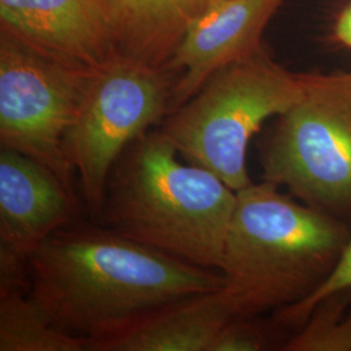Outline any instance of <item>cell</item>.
Segmentation results:
<instances>
[{
	"label": "cell",
	"instance_id": "6da1fadb",
	"mask_svg": "<svg viewBox=\"0 0 351 351\" xmlns=\"http://www.w3.org/2000/svg\"><path fill=\"white\" fill-rule=\"evenodd\" d=\"M29 291L64 330L110 337L172 302L224 288L220 271L186 263L111 228L66 226L29 261Z\"/></svg>",
	"mask_w": 351,
	"mask_h": 351
},
{
	"label": "cell",
	"instance_id": "7a4b0ae2",
	"mask_svg": "<svg viewBox=\"0 0 351 351\" xmlns=\"http://www.w3.org/2000/svg\"><path fill=\"white\" fill-rule=\"evenodd\" d=\"M262 181L237 191L220 272L236 317L281 311L310 298L350 239L348 221Z\"/></svg>",
	"mask_w": 351,
	"mask_h": 351
},
{
	"label": "cell",
	"instance_id": "3957f363",
	"mask_svg": "<svg viewBox=\"0 0 351 351\" xmlns=\"http://www.w3.org/2000/svg\"><path fill=\"white\" fill-rule=\"evenodd\" d=\"M237 191L184 163L158 129L132 143L110 176L101 220L128 239L220 271Z\"/></svg>",
	"mask_w": 351,
	"mask_h": 351
},
{
	"label": "cell",
	"instance_id": "277c9868",
	"mask_svg": "<svg viewBox=\"0 0 351 351\" xmlns=\"http://www.w3.org/2000/svg\"><path fill=\"white\" fill-rule=\"evenodd\" d=\"M301 73L277 64L263 46L215 72L159 129L178 154L239 191L252 184L251 139L264 123L301 101Z\"/></svg>",
	"mask_w": 351,
	"mask_h": 351
},
{
	"label": "cell",
	"instance_id": "5b68a950",
	"mask_svg": "<svg viewBox=\"0 0 351 351\" xmlns=\"http://www.w3.org/2000/svg\"><path fill=\"white\" fill-rule=\"evenodd\" d=\"M303 95L261 149L263 181L351 220V72L301 73Z\"/></svg>",
	"mask_w": 351,
	"mask_h": 351
},
{
	"label": "cell",
	"instance_id": "8992f818",
	"mask_svg": "<svg viewBox=\"0 0 351 351\" xmlns=\"http://www.w3.org/2000/svg\"><path fill=\"white\" fill-rule=\"evenodd\" d=\"M177 77L167 66L121 55L97 72L64 143L93 217L101 219L108 180L121 155L171 113Z\"/></svg>",
	"mask_w": 351,
	"mask_h": 351
},
{
	"label": "cell",
	"instance_id": "52a82bcc",
	"mask_svg": "<svg viewBox=\"0 0 351 351\" xmlns=\"http://www.w3.org/2000/svg\"><path fill=\"white\" fill-rule=\"evenodd\" d=\"M97 72L60 63L1 30L0 146L45 164L73 188L64 143Z\"/></svg>",
	"mask_w": 351,
	"mask_h": 351
},
{
	"label": "cell",
	"instance_id": "ba28073f",
	"mask_svg": "<svg viewBox=\"0 0 351 351\" xmlns=\"http://www.w3.org/2000/svg\"><path fill=\"white\" fill-rule=\"evenodd\" d=\"M75 213L73 188L52 169L20 151L0 149V290L29 289L32 255Z\"/></svg>",
	"mask_w": 351,
	"mask_h": 351
},
{
	"label": "cell",
	"instance_id": "9c48e42d",
	"mask_svg": "<svg viewBox=\"0 0 351 351\" xmlns=\"http://www.w3.org/2000/svg\"><path fill=\"white\" fill-rule=\"evenodd\" d=\"M285 0H213L189 25L167 68L178 77L171 112L197 94L211 75L258 50L269 20Z\"/></svg>",
	"mask_w": 351,
	"mask_h": 351
},
{
	"label": "cell",
	"instance_id": "30bf717a",
	"mask_svg": "<svg viewBox=\"0 0 351 351\" xmlns=\"http://www.w3.org/2000/svg\"><path fill=\"white\" fill-rule=\"evenodd\" d=\"M1 30L46 56L99 71L117 51L103 0H0Z\"/></svg>",
	"mask_w": 351,
	"mask_h": 351
},
{
	"label": "cell",
	"instance_id": "8fae6325",
	"mask_svg": "<svg viewBox=\"0 0 351 351\" xmlns=\"http://www.w3.org/2000/svg\"><path fill=\"white\" fill-rule=\"evenodd\" d=\"M234 317L221 288L156 308L97 341L94 351H208L217 333Z\"/></svg>",
	"mask_w": 351,
	"mask_h": 351
},
{
	"label": "cell",
	"instance_id": "7c38bea8",
	"mask_svg": "<svg viewBox=\"0 0 351 351\" xmlns=\"http://www.w3.org/2000/svg\"><path fill=\"white\" fill-rule=\"evenodd\" d=\"M119 55L167 66L210 0H103Z\"/></svg>",
	"mask_w": 351,
	"mask_h": 351
},
{
	"label": "cell",
	"instance_id": "4fadbf2b",
	"mask_svg": "<svg viewBox=\"0 0 351 351\" xmlns=\"http://www.w3.org/2000/svg\"><path fill=\"white\" fill-rule=\"evenodd\" d=\"M95 341L56 326L29 289L0 290V351H94Z\"/></svg>",
	"mask_w": 351,
	"mask_h": 351
},
{
	"label": "cell",
	"instance_id": "5bb4252c",
	"mask_svg": "<svg viewBox=\"0 0 351 351\" xmlns=\"http://www.w3.org/2000/svg\"><path fill=\"white\" fill-rule=\"evenodd\" d=\"M350 297L351 288L343 289L319 302L282 350L351 351V313H345Z\"/></svg>",
	"mask_w": 351,
	"mask_h": 351
},
{
	"label": "cell",
	"instance_id": "9a60e30c",
	"mask_svg": "<svg viewBox=\"0 0 351 351\" xmlns=\"http://www.w3.org/2000/svg\"><path fill=\"white\" fill-rule=\"evenodd\" d=\"M285 332L287 328L275 317L269 322L259 319V316L234 317L217 333L208 351L268 350L288 337L284 336Z\"/></svg>",
	"mask_w": 351,
	"mask_h": 351
},
{
	"label": "cell",
	"instance_id": "2e32d148",
	"mask_svg": "<svg viewBox=\"0 0 351 351\" xmlns=\"http://www.w3.org/2000/svg\"><path fill=\"white\" fill-rule=\"evenodd\" d=\"M351 288V234L348 241L345 250L339 258V263L330 276L326 278V282L315 291L314 294L307 298L306 301L300 304L290 306L288 308H284L281 311H277V320L285 326L287 329L291 328L294 330H298L308 319V316L313 313L315 306L320 301H323L328 295Z\"/></svg>",
	"mask_w": 351,
	"mask_h": 351
},
{
	"label": "cell",
	"instance_id": "e0dca14e",
	"mask_svg": "<svg viewBox=\"0 0 351 351\" xmlns=\"http://www.w3.org/2000/svg\"><path fill=\"white\" fill-rule=\"evenodd\" d=\"M335 38L341 45L351 49V3L339 13L335 25Z\"/></svg>",
	"mask_w": 351,
	"mask_h": 351
},
{
	"label": "cell",
	"instance_id": "ac0fdd59",
	"mask_svg": "<svg viewBox=\"0 0 351 351\" xmlns=\"http://www.w3.org/2000/svg\"><path fill=\"white\" fill-rule=\"evenodd\" d=\"M211 1H213V0H210V3H211Z\"/></svg>",
	"mask_w": 351,
	"mask_h": 351
}]
</instances>
